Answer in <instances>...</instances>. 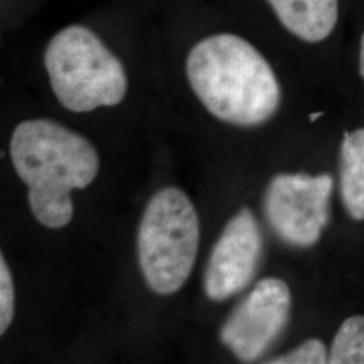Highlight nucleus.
Segmentation results:
<instances>
[{
	"label": "nucleus",
	"mask_w": 364,
	"mask_h": 364,
	"mask_svg": "<svg viewBox=\"0 0 364 364\" xmlns=\"http://www.w3.org/2000/svg\"><path fill=\"white\" fill-rule=\"evenodd\" d=\"M10 153L14 169L28 186V204L45 227L58 230L73 219L75 189H85L96 178L100 161L93 144L50 119L19 123Z\"/></svg>",
	"instance_id": "nucleus-1"
},
{
	"label": "nucleus",
	"mask_w": 364,
	"mask_h": 364,
	"mask_svg": "<svg viewBox=\"0 0 364 364\" xmlns=\"http://www.w3.org/2000/svg\"><path fill=\"white\" fill-rule=\"evenodd\" d=\"M186 76L209 114L234 126H260L281 103L272 65L235 34H215L197 42L186 58Z\"/></svg>",
	"instance_id": "nucleus-2"
},
{
	"label": "nucleus",
	"mask_w": 364,
	"mask_h": 364,
	"mask_svg": "<svg viewBox=\"0 0 364 364\" xmlns=\"http://www.w3.org/2000/svg\"><path fill=\"white\" fill-rule=\"evenodd\" d=\"M45 68L57 100L72 112L114 107L127 93L124 66L88 27L58 31L46 46Z\"/></svg>",
	"instance_id": "nucleus-3"
},
{
	"label": "nucleus",
	"mask_w": 364,
	"mask_h": 364,
	"mask_svg": "<svg viewBox=\"0 0 364 364\" xmlns=\"http://www.w3.org/2000/svg\"><path fill=\"white\" fill-rule=\"evenodd\" d=\"M200 224L189 197L164 188L151 197L138 231V259L144 281L156 294L178 291L193 270Z\"/></svg>",
	"instance_id": "nucleus-4"
},
{
	"label": "nucleus",
	"mask_w": 364,
	"mask_h": 364,
	"mask_svg": "<svg viewBox=\"0 0 364 364\" xmlns=\"http://www.w3.org/2000/svg\"><path fill=\"white\" fill-rule=\"evenodd\" d=\"M332 191L329 174H278L266 189V219L289 246L312 247L329 223Z\"/></svg>",
	"instance_id": "nucleus-5"
},
{
	"label": "nucleus",
	"mask_w": 364,
	"mask_h": 364,
	"mask_svg": "<svg viewBox=\"0 0 364 364\" xmlns=\"http://www.w3.org/2000/svg\"><path fill=\"white\" fill-rule=\"evenodd\" d=\"M291 296L279 278L259 281L221 328V343L242 362H255L287 328Z\"/></svg>",
	"instance_id": "nucleus-6"
},
{
	"label": "nucleus",
	"mask_w": 364,
	"mask_h": 364,
	"mask_svg": "<svg viewBox=\"0 0 364 364\" xmlns=\"http://www.w3.org/2000/svg\"><path fill=\"white\" fill-rule=\"evenodd\" d=\"M263 251L259 224L248 208L240 209L224 227L209 257L204 289L221 302L248 287L255 277Z\"/></svg>",
	"instance_id": "nucleus-7"
},
{
	"label": "nucleus",
	"mask_w": 364,
	"mask_h": 364,
	"mask_svg": "<svg viewBox=\"0 0 364 364\" xmlns=\"http://www.w3.org/2000/svg\"><path fill=\"white\" fill-rule=\"evenodd\" d=\"M289 33L309 43L328 38L338 21V0H267Z\"/></svg>",
	"instance_id": "nucleus-8"
},
{
	"label": "nucleus",
	"mask_w": 364,
	"mask_h": 364,
	"mask_svg": "<svg viewBox=\"0 0 364 364\" xmlns=\"http://www.w3.org/2000/svg\"><path fill=\"white\" fill-rule=\"evenodd\" d=\"M340 195L353 220H364V127L346 132L340 149Z\"/></svg>",
	"instance_id": "nucleus-9"
},
{
	"label": "nucleus",
	"mask_w": 364,
	"mask_h": 364,
	"mask_svg": "<svg viewBox=\"0 0 364 364\" xmlns=\"http://www.w3.org/2000/svg\"><path fill=\"white\" fill-rule=\"evenodd\" d=\"M328 363L364 364V316H352L340 326Z\"/></svg>",
	"instance_id": "nucleus-10"
},
{
	"label": "nucleus",
	"mask_w": 364,
	"mask_h": 364,
	"mask_svg": "<svg viewBox=\"0 0 364 364\" xmlns=\"http://www.w3.org/2000/svg\"><path fill=\"white\" fill-rule=\"evenodd\" d=\"M329 362L326 346L318 338L304 341L296 350L278 356L267 363L272 364H324Z\"/></svg>",
	"instance_id": "nucleus-11"
},
{
	"label": "nucleus",
	"mask_w": 364,
	"mask_h": 364,
	"mask_svg": "<svg viewBox=\"0 0 364 364\" xmlns=\"http://www.w3.org/2000/svg\"><path fill=\"white\" fill-rule=\"evenodd\" d=\"M15 311V290L9 264L0 255V333L4 335L11 326Z\"/></svg>",
	"instance_id": "nucleus-12"
},
{
	"label": "nucleus",
	"mask_w": 364,
	"mask_h": 364,
	"mask_svg": "<svg viewBox=\"0 0 364 364\" xmlns=\"http://www.w3.org/2000/svg\"><path fill=\"white\" fill-rule=\"evenodd\" d=\"M359 72L364 80V31L360 38V49H359Z\"/></svg>",
	"instance_id": "nucleus-13"
},
{
	"label": "nucleus",
	"mask_w": 364,
	"mask_h": 364,
	"mask_svg": "<svg viewBox=\"0 0 364 364\" xmlns=\"http://www.w3.org/2000/svg\"><path fill=\"white\" fill-rule=\"evenodd\" d=\"M323 115H324V112H316V114L309 115V119H311V122H316L318 117H321Z\"/></svg>",
	"instance_id": "nucleus-14"
}]
</instances>
